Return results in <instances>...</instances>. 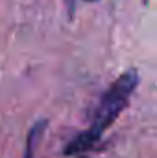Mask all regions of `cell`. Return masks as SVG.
<instances>
[{"mask_svg": "<svg viewBox=\"0 0 157 158\" xmlns=\"http://www.w3.org/2000/svg\"><path fill=\"white\" fill-rule=\"evenodd\" d=\"M137 85H139L137 70H128L122 76H118L96 103L92 116L89 119V127L69 142V145L65 147V155H76L92 149L102 140L104 132L115 123L120 112L128 107Z\"/></svg>", "mask_w": 157, "mask_h": 158, "instance_id": "6da1fadb", "label": "cell"}, {"mask_svg": "<svg viewBox=\"0 0 157 158\" xmlns=\"http://www.w3.org/2000/svg\"><path fill=\"white\" fill-rule=\"evenodd\" d=\"M87 2H94V0H87Z\"/></svg>", "mask_w": 157, "mask_h": 158, "instance_id": "3957f363", "label": "cell"}, {"mask_svg": "<svg viewBox=\"0 0 157 158\" xmlns=\"http://www.w3.org/2000/svg\"><path fill=\"white\" fill-rule=\"evenodd\" d=\"M46 125H48V121H44V119H41L37 121L34 127H32V131H30V134H28V142H26V151H24V158H35V147H37V143H39L41 140V134L44 132V129H46Z\"/></svg>", "mask_w": 157, "mask_h": 158, "instance_id": "7a4b0ae2", "label": "cell"}]
</instances>
